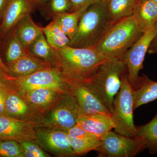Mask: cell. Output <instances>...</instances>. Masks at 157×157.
Segmentation results:
<instances>
[{
  "label": "cell",
  "mask_w": 157,
  "mask_h": 157,
  "mask_svg": "<svg viewBox=\"0 0 157 157\" xmlns=\"http://www.w3.org/2000/svg\"><path fill=\"white\" fill-rule=\"evenodd\" d=\"M67 135L69 142L76 156L86 154L92 151H97L101 145V139H82Z\"/></svg>",
  "instance_id": "27"
},
{
  "label": "cell",
  "mask_w": 157,
  "mask_h": 157,
  "mask_svg": "<svg viewBox=\"0 0 157 157\" xmlns=\"http://www.w3.org/2000/svg\"><path fill=\"white\" fill-rule=\"evenodd\" d=\"M151 1H152V2H154L157 6V0H151Z\"/></svg>",
  "instance_id": "39"
},
{
  "label": "cell",
  "mask_w": 157,
  "mask_h": 157,
  "mask_svg": "<svg viewBox=\"0 0 157 157\" xmlns=\"http://www.w3.org/2000/svg\"><path fill=\"white\" fill-rule=\"evenodd\" d=\"M29 53L47 62L53 67H59L58 55L56 50L49 45L44 34L39 35L30 45Z\"/></svg>",
  "instance_id": "18"
},
{
  "label": "cell",
  "mask_w": 157,
  "mask_h": 157,
  "mask_svg": "<svg viewBox=\"0 0 157 157\" xmlns=\"http://www.w3.org/2000/svg\"><path fill=\"white\" fill-rule=\"evenodd\" d=\"M5 37L7 39L5 45V56L9 66L29 52L24 48L13 31L11 30Z\"/></svg>",
  "instance_id": "25"
},
{
  "label": "cell",
  "mask_w": 157,
  "mask_h": 157,
  "mask_svg": "<svg viewBox=\"0 0 157 157\" xmlns=\"http://www.w3.org/2000/svg\"><path fill=\"white\" fill-rule=\"evenodd\" d=\"M157 33V26L145 32L121 57L126 66L129 83L134 90L139 89L145 80L146 75L140 76L139 73L143 68L145 55Z\"/></svg>",
  "instance_id": "7"
},
{
  "label": "cell",
  "mask_w": 157,
  "mask_h": 157,
  "mask_svg": "<svg viewBox=\"0 0 157 157\" xmlns=\"http://www.w3.org/2000/svg\"><path fill=\"white\" fill-rule=\"evenodd\" d=\"M8 67L11 75L18 77L28 76L40 70L53 67L47 62L29 53Z\"/></svg>",
  "instance_id": "16"
},
{
  "label": "cell",
  "mask_w": 157,
  "mask_h": 157,
  "mask_svg": "<svg viewBox=\"0 0 157 157\" xmlns=\"http://www.w3.org/2000/svg\"><path fill=\"white\" fill-rule=\"evenodd\" d=\"M88 7L57 15L52 18L59 26L70 40L74 37L78 29L82 15Z\"/></svg>",
  "instance_id": "20"
},
{
  "label": "cell",
  "mask_w": 157,
  "mask_h": 157,
  "mask_svg": "<svg viewBox=\"0 0 157 157\" xmlns=\"http://www.w3.org/2000/svg\"><path fill=\"white\" fill-rule=\"evenodd\" d=\"M9 0H0V22L2 18L3 14L6 10Z\"/></svg>",
  "instance_id": "36"
},
{
  "label": "cell",
  "mask_w": 157,
  "mask_h": 157,
  "mask_svg": "<svg viewBox=\"0 0 157 157\" xmlns=\"http://www.w3.org/2000/svg\"><path fill=\"white\" fill-rule=\"evenodd\" d=\"M143 34L132 15L113 23L94 47L106 59L121 58Z\"/></svg>",
  "instance_id": "3"
},
{
  "label": "cell",
  "mask_w": 157,
  "mask_h": 157,
  "mask_svg": "<svg viewBox=\"0 0 157 157\" xmlns=\"http://www.w3.org/2000/svg\"><path fill=\"white\" fill-rule=\"evenodd\" d=\"M98 157H134L145 149L142 137H128L111 131L101 139Z\"/></svg>",
  "instance_id": "9"
},
{
  "label": "cell",
  "mask_w": 157,
  "mask_h": 157,
  "mask_svg": "<svg viewBox=\"0 0 157 157\" xmlns=\"http://www.w3.org/2000/svg\"><path fill=\"white\" fill-rule=\"evenodd\" d=\"M134 109L157 100V81L147 76L144 82L138 89L134 90Z\"/></svg>",
  "instance_id": "21"
},
{
  "label": "cell",
  "mask_w": 157,
  "mask_h": 157,
  "mask_svg": "<svg viewBox=\"0 0 157 157\" xmlns=\"http://www.w3.org/2000/svg\"><path fill=\"white\" fill-rule=\"evenodd\" d=\"M12 30L28 52L31 44L39 35L43 33L42 28L34 22L31 14L23 17Z\"/></svg>",
  "instance_id": "17"
},
{
  "label": "cell",
  "mask_w": 157,
  "mask_h": 157,
  "mask_svg": "<svg viewBox=\"0 0 157 157\" xmlns=\"http://www.w3.org/2000/svg\"><path fill=\"white\" fill-rule=\"evenodd\" d=\"M79 106L76 98L69 91L62 94L53 107L42 121L43 127L67 131L76 124Z\"/></svg>",
  "instance_id": "8"
},
{
  "label": "cell",
  "mask_w": 157,
  "mask_h": 157,
  "mask_svg": "<svg viewBox=\"0 0 157 157\" xmlns=\"http://www.w3.org/2000/svg\"><path fill=\"white\" fill-rule=\"evenodd\" d=\"M9 93L0 90V115H6V102Z\"/></svg>",
  "instance_id": "34"
},
{
  "label": "cell",
  "mask_w": 157,
  "mask_h": 157,
  "mask_svg": "<svg viewBox=\"0 0 157 157\" xmlns=\"http://www.w3.org/2000/svg\"><path fill=\"white\" fill-rule=\"evenodd\" d=\"M56 51L59 67L65 72L86 78L90 76L106 60L94 47L67 46Z\"/></svg>",
  "instance_id": "5"
},
{
  "label": "cell",
  "mask_w": 157,
  "mask_h": 157,
  "mask_svg": "<svg viewBox=\"0 0 157 157\" xmlns=\"http://www.w3.org/2000/svg\"><path fill=\"white\" fill-rule=\"evenodd\" d=\"M15 80L20 93L39 88L50 89L62 93L67 91L64 73L59 67H52L28 76L15 77Z\"/></svg>",
  "instance_id": "10"
},
{
  "label": "cell",
  "mask_w": 157,
  "mask_h": 157,
  "mask_svg": "<svg viewBox=\"0 0 157 157\" xmlns=\"http://www.w3.org/2000/svg\"><path fill=\"white\" fill-rule=\"evenodd\" d=\"M133 16L144 33L157 26V6L151 0H137Z\"/></svg>",
  "instance_id": "15"
},
{
  "label": "cell",
  "mask_w": 157,
  "mask_h": 157,
  "mask_svg": "<svg viewBox=\"0 0 157 157\" xmlns=\"http://www.w3.org/2000/svg\"><path fill=\"white\" fill-rule=\"evenodd\" d=\"M41 9L46 17L52 19L59 14L74 11L73 4L70 0H50Z\"/></svg>",
  "instance_id": "28"
},
{
  "label": "cell",
  "mask_w": 157,
  "mask_h": 157,
  "mask_svg": "<svg viewBox=\"0 0 157 157\" xmlns=\"http://www.w3.org/2000/svg\"><path fill=\"white\" fill-rule=\"evenodd\" d=\"M22 93L25 94L26 100L29 104L34 107L42 108L55 103L64 92L50 89L39 88Z\"/></svg>",
  "instance_id": "19"
},
{
  "label": "cell",
  "mask_w": 157,
  "mask_h": 157,
  "mask_svg": "<svg viewBox=\"0 0 157 157\" xmlns=\"http://www.w3.org/2000/svg\"><path fill=\"white\" fill-rule=\"evenodd\" d=\"M0 156L24 157L19 144L13 140H0Z\"/></svg>",
  "instance_id": "29"
},
{
  "label": "cell",
  "mask_w": 157,
  "mask_h": 157,
  "mask_svg": "<svg viewBox=\"0 0 157 157\" xmlns=\"http://www.w3.org/2000/svg\"><path fill=\"white\" fill-rule=\"evenodd\" d=\"M33 140L22 139L17 141L24 157H47L48 155Z\"/></svg>",
  "instance_id": "30"
},
{
  "label": "cell",
  "mask_w": 157,
  "mask_h": 157,
  "mask_svg": "<svg viewBox=\"0 0 157 157\" xmlns=\"http://www.w3.org/2000/svg\"><path fill=\"white\" fill-rule=\"evenodd\" d=\"M35 128V124L29 121L0 115V140L34 141L36 138Z\"/></svg>",
  "instance_id": "12"
},
{
  "label": "cell",
  "mask_w": 157,
  "mask_h": 157,
  "mask_svg": "<svg viewBox=\"0 0 157 157\" xmlns=\"http://www.w3.org/2000/svg\"><path fill=\"white\" fill-rule=\"evenodd\" d=\"M76 125L101 140L114 127L111 114L102 113L79 116Z\"/></svg>",
  "instance_id": "14"
},
{
  "label": "cell",
  "mask_w": 157,
  "mask_h": 157,
  "mask_svg": "<svg viewBox=\"0 0 157 157\" xmlns=\"http://www.w3.org/2000/svg\"><path fill=\"white\" fill-rule=\"evenodd\" d=\"M0 90H4L9 94L17 92L15 77L8 75L0 68Z\"/></svg>",
  "instance_id": "31"
},
{
  "label": "cell",
  "mask_w": 157,
  "mask_h": 157,
  "mask_svg": "<svg viewBox=\"0 0 157 157\" xmlns=\"http://www.w3.org/2000/svg\"><path fill=\"white\" fill-rule=\"evenodd\" d=\"M29 106L17 92L9 94L6 102V115L18 119L26 115Z\"/></svg>",
  "instance_id": "26"
},
{
  "label": "cell",
  "mask_w": 157,
  "mask_h": 157,
  "mask_svg": "<svg viewBox=\"0 0 157 157\" xmlns=\"http://www.w3.org/2000/svg\"><path fill=\"white\" fill-rule=\"evenodd\" d=\"M43 34L49 45L56 50L68 46L70 39L54 21L42 28Z\"/></svg>",
  "instance_id": "22"
},
{
  "label": "cell",
  "mask_w": 157,
  "mask_h": 157,
  "mask_svg": "<svg viewBox=\"0 0 157 157\" xmlns=\"http://www.w3.org/2000/svg\"><path fill=\"white\" fill-rule=\"evenodd\" d=\"M134 90L129 83L127 71L122 76L119 91L113 101L111 114L114 132L128 137L137 136L134 121Z\"/></svg>",
  "instance_id": "4"
},
{
  "label": "cell",
  "mask_w": 157,
  "mask_h": 157,
  "mask_svg": "<svg viewBox=\"0 0 157 157\" xmlns=\"http://www.w3.org/2000/svg\"><path fill=\"white\" fill-rule=\"evenodd\" d=\"M36 142L46 151L59 157L76 156L69 140L67 131L55 128H35Z\"/></svg>",
  "instance_id": "11"
},
{
  "label": "cell",
  "mask_w": 157,
  "mask_h": 157,
  "mask_svg": "<svg viewBox=\"0 0 157 157\" xmlns=\"http://www.w3.org/2000/svg\"><path fill=\"white\" fill-rule=\"evenodd\" d=\"M108 1L93 4L84 11L76 33L68 46L91 48L98 44L113 23L108 11Z\"/></svg>",
  "instance_id": "1"
},
{
  "label": "cell",
  "mask_w": 157,
  "mask_h": 157,
  "mask_svg": "<svg viewBox=\"0 0 157 157\" xmlns=\"http://www.w3.org/2000/svg\"><path fill=\"white\" fill-rule=\"evenodd\" d=\"M50 1V0H33L37 8L40 7L41 8L46 6Z\"/></svg>",
  "instance_id": "37"
},
{
  "label": "cell",
  "mask_w": 157,
  "mask_h": 157,
  "mask_svg": "<svg viewBox=\"0 0 157 157\" xmlns=\"http://www.w3.org/2000/svg\"><path fill=\"white\" fill-rule=\"evenodd\" d=\"M37 8L33 0H9L0 23L1 37H6L23 17Z\"/></svg>",
  "instance_id": "13"
},
{
  "label": "cell",
  "mask_w": 157,
  "mask_h": 157,
  "mask_svg": "<svg viewBox=\"0 0 157 157\" xmlns=\"http://www.w3.org/2000/svg\"><path fill=\"white\" fill-rule=\"evenodd\" d=\"M127 71L121 58L107 59L86 80L90 87L112 114L114 98L119 91L121 78Z\"/></svg>",
  "instance_id": "2"
},
{
  "label": "cell",
  "mask_w": 157,
  "mask_h": 157,
  "mask_svg": "<svg viewBox=\"0 0 157 157\" xmlns=\"http://www.w3.org/2000/svg\"><path fill=\"white\" fill-rule=\"evenodd\" d=\"M73 4L74 11L84 8L89 7L95 3L99 2L102 1L108 0H70Z\"/></svg>",
  "instance_id": "33"
},
{
  "label": "cell",
  "mask_w": 157,
  "mask_h": 157,
  "mask_svg": "<svg viewBox=\"0 0 157 157\" xmlns=\"http://www.w3.org/2000/svg\"><path fill=\"white\" fill-rule=\"evenodd\" d=\"M67 132L68 135L75 138L86 139H99L95 135L86 132L76 124L75 126L69 129Z\"/></svg>",
  "instance_id": "32"
},
{
  "label": "cell",
  "mask_w": 157,
  "mask_h": 157,
  "mask_svg": "<svg viewBox=\"0 0 157 157\" xmlns=\"http://www.w3.org/2000/svg\"><path fill=\"white\" fill-rule=\"evenodd\" d=\"M63 71L67 89L76 98L79 106V116L98 113L111 114L90 87L86 77Z\"/></svg>",
  "instance_id": "6"
},
{
  "label": "cell",
  "mask_w": 157,
  "mask_h": 157,
  "mask_svg": "<svg viewBox=\"0 0 157 157\" xmlns=\"http://www.w3.org/2000/svg\"><path fill=\"white\" fill-rule=\"evenodd\" d=\"M137 0H108V9L113 23L132 16Z\"/></svg>",
  "instance_id": "24"
},
{
  "label": "cell",
  "mask_w": 157,
  "mask_h": 157,
  "mask_svg": "<svg viewBox=\"0 0 157 157\" xmlns=\"http://www.w3.org/2000/svg\"><path fill=\"white\" fill-rule=\"evenodd\" d=\"M147 52L150 54H157V33L150 45Z\"/></svg>",
  "instance_id": "35"
},
{
  "label": "cell",
  "mask_w": 157,
  "mask_h": 157,
  "mask_svg": "<svg viewBox=\"0 0 157 157\" xmlns=\"http://www.w3.org/2000/svg\"><path fill=\"white\" fill-rule=\"evenodd\" d=\"M136 128L137 136L145 140V149L151 154L157 155V113L150 121Z\"/></svg>",
  "instance_id": "23"
},
{
  "label": "cell",
  "mask_w": 157,
  "mask_h": 157,
  "mask_svg": "<svg viewBox=\"0 0 157 157\" xmlns=\"http://www.w3.org/2000/svg\"><path fill=\"white\" fill-rule=\"evenodd\" d=\"M0 68H2L4 70V71H5L8 75L12 76L11 75V72H10L9 68H8V66H6L5 64V63L3 62L2 59V58H1V56H0Z\"/></svg>",
  "instance_id": "38"
}]
</instances>
